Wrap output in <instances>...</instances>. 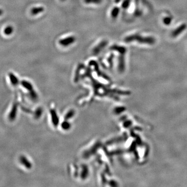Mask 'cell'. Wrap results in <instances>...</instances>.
<instances>
[{
  "mask_svg": "<svg viewBox=\"0 0 187 187\" xmlns=\"http://www.w3.org/2000/svg\"><path fill=\"white\" fill-rule=\"evenodd\" d=\"M187 27V26L186 24H183L181 25L180 26H179V27L174 29V30L172 31L171 34V36L173 37H176L179 35L182 32H183L185 30Z\"/></svg>",
  "mask_w": 187,
  "mask_h": 187,
  "instance_id": "3",
  "label": "cell"
},
{
  "mask_svg": "<svg viewBox=\"0 0 187 187\" xmlns=\"http://www.w3.org/2000/svg\"><path fill=\"white\" fill-rule=\"evenodd\" d=\"M107 44V41H102V42H101L94 48V50H93L94 53L95 54H98L100 51H102V48H103L104 47L106 46Z\"/></svg>",
  "mask_w": 187,
  "mask_h": 187,
  "instance_id": "4",
  "label": "cell"
},
{
  "mask_svg": "<svg viewBox=\"0 0 187 187\" xmlns=\"http://www.w3.org/2000/svg\"><path fill=\"white\" fill-rule=\"evenodd\" d=\"M172 21V18L170 17H166L164 18L163 22L166 26H169L171 24Z\"/></svg>",
  "mask_w": 187,
  "mask_h": 187,
  "instance_id": "10",
  "label": "cell"
},
{
  "mask_svg": "<svg viewBox=\"0 0 187 187\" xmlns=\"http://www.w3.org/2000/svg\"><path fill=\"white\" fill-rule=\"evenodd\" d=\"M130 3V0H124V2L122 3V7L123 8L126 9L129 6Z\"/></svg>",
  "mask_w": 187,
  "mask_h": 187,
  "instance_id": "12",
  "label": "cell"
},
{
  "mask_svg": "<svg viewBox=\"0 0 187 187\" xmlns=\"http://www.w3.org/2000/svg\"><path fill=\"white\" fill-rule=\"evenodd\" d=\"M102 0H84V2L86 4H100Z\"/></svg>",
  "mask_w": 187,
  "mask_h": 187,
  "instance_id": "9",
  "label": "cell"
},
{
  "mask_svg": "<svg viewBox=\"0 0 187 187\" xmlns=\"http://www.w3.org/2000/svg\"><path fill=\"white\" fill-rule=\"evenodd\" d=\"M44 7H34V8H33L31 10V13L32 15H35L42 13L43 12H44Z\"/></svg>",
  "mask_w": 187,
  "mask_h": 187,
  "instance_id": "6",
  "label": "cell"
},
{
  "mask_svg": "<svg viewBox=\"0 0 187 187\" xmlns=\"http://www.w3.org/2000/svg\"><path fill=\"white\" fill-rule=\"evenodd\" d=\"M76 41V37L71 36L66 37L65 39H61L59 41V43L61 46L66 47L72 44Z\"/></svg>",
  "mask_w": 187,
  "mask_h": 187,
  "instance_id": "2",
  "label": "cell"
},
{
  "mask_svg": "<svg viewBox=\"0 0 187 187\" xmlns=\"http://www.w3.org/2000/svg\"><path fill=\"white\" fill-rule=\"evenodd\" d=\"M111 50L117 51L121 54H124L126 51V48L123 46H119L118 45H113L111 47Z\"/></svg>",
  "mask_w": 187,
  "mask_h": 187,
  "instance_id": "5",
  "label": "cell"
},
{
  "mask_svg": "<svg viewBox=\"0 0 187 187\" xmlns=\"http://www.w3.org/2000/svg\"><path fill=\"white\" fill-rule=\"evenodd\" d=\"M3 14V10H2V9H0V16L2 15Z\"/></svg>",
  "mask_w": 187,
  "mask_h": 187,
  "instance_id": "13",
  "label": "cell"
},
{
  "mask_svg": "<svg viewBox=\"0 0 187 187\" xmlns=\"http://www.w3.org/2000/svg\"><path fill=\"white\" fill-rule=\"evenodd\" d=\"M121 57L119 58V67L121 68H124L125 65V60L124 55V54H121Z\"/></svg>",
  "mask_w": 187,
  "mask_h": 187,
  "instance_id": "8",
  "label": "cell"
},
{
  "mask_svg": "<svg viewBox=\"0 0 187 187\" xmlns=\"http://www.w3.org/2000/svg\"><path fill=\"white\" fill-rule=\"evenodd\" d=\"M126 43L132 42L133 41L144 44L153 45L155 43V39L152 36H143L138 34H132L126 36L124 39Z\"/></svg>",
  "mask_w": 187,
  "mask_h": 187,
  "instance_id": "1",
  "label": "cell"
},
{
  "mask_svg": "<svg viewBox=\"0 0 187 187\" xmlns=\"http://www.w3.org/2000/svg\"><path fill=\"white\" fill-rule=\"evenodd\" d=\"M61 1H65V0H61Z\"/></svg>",
  "mask_w": 187,
  "mask_h": 187,
  "instance_id": "14",
  "label": "cell"
},
{
  "mask_svg": "<svg viewBox=\"0 0 187 187\" xmlns=\"http://www.w3.org/2000/svg\"><path fill=\"white\" fill-rule=\"evenodd\" d=\"M119 12V9L118 7H115L112 9L111 12V16L112 18H115L118 16Z\"/></svg>",
  "mask_w": 187,
  "mask_h": 187,
  "instance_id": "7",
  "label": "cell"
},
{
  "mask_svg": "<svg viewBox=\"0 0 187 187\" xmlns=\"http://www.w3.org/2000/svg\"><path fill=\"white\" fill-rule=\"evenodd\" d=\"M13 32V28L10 27V26H8L6 28H5L4 30L5 34L6 35H10L12 34V33Z\"/></svg>",
  "mask_w": 187,
  "mask_h": 187,
  "instance_id": "11",
  "label": "cell"
}]
</instances>
